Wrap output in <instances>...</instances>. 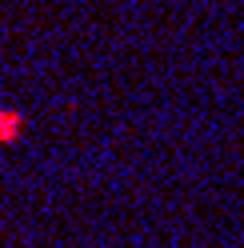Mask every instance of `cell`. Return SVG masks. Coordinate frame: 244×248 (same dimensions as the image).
Here are the masks:
<instances>
[{"label": "cell", "mask_w": 244, "mask_h": 248, "mask_svg": "<svg viewBox=\"0 0 244 248\" xmlns=\"http://www.w3.org/2000/svg\"><path fill=\"white\" fill-rule=\"evenodd\" d=\"M20 136H24V116L4 108V112H0V144H12V140H20Z\"/></svg>", "instance_id": "cell-1"}]
</instances>
